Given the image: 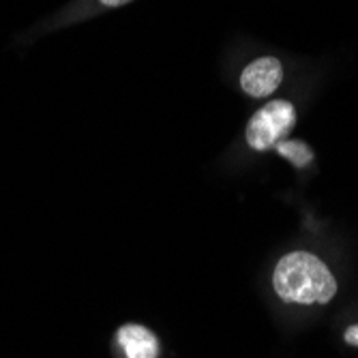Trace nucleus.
Masks as SVG:
<instances>
[{
  "label": "nucleus",
  "mask_w": 358,
  "mask_h": 358,
  "mask_svg": "<svg viewBox=\"0 0 358 358\" xmlns=\"http://www.w3.org/2000/svg\"><path fill=\"white\" fill-rule=\"evenodd\" d=\"M281 157L289 159L292 164H294L296 168H307L311 164V159H313V152L309 150V146L305 142H299V140H292V142H277L273 146Z\"/></svg>",
  "instance_id": "39448f33"
},
{
  "label": "nucleus",
  "mask_w": 358,
  "mask_h": 358,
  "mask_svg": "<svg viewBox=\"0 0 358 358\" xmlns=\"http://www.w3.org/2000/svg\"><path fill=\"white\" fill-rule=\"evenodd\" d=\"M343 339H345L350 345H356V348H358V324H356V327H350V329L343 333Z\"/></svg>",
  "instance_id": "423d86ee"
},
{
  "label": "nucleus",
  "mask_w": 358,
  "mask_h": 358,
  "mask_svg": "<svg viewBox=\"0 0 358 358\" xmlns=\"http://www.w3.org/2000/svg\"><path fill=\"white\" fill-rule=\"evenodd\" d=\"M118 343L122 345L127 358H157L159 354V343L157 337L138 324H127L116 333Z\"/></svg>",
  "instance_id": "20e7f679"
},
{
  "label": "nucleus",
  "mask_w": 358,
  "mask_h": 358,
  "mask_svg": "<svg viewBox=\"0 0 358 358\" xmlns=\"http://www.w3.org/2000/svg\"><path fill=\"white\" fill-rule=\"evenodd\" d=\"M281 78H283L281 62L273 56H264L249 62L245 67L241 76V88L245 90V94L259 99V96L273 94L279 88Z\"/></svg>",
  "instance_id": "7ed1b4c3"
},
{
  "label": "nucleus",
  "mask_w": 358,
  "mask_h": 358,
  "mask_svg": "<svg viewBox=\"0 0 358 358\" xmlns=\"http://www.w3.org/2000/svg\"><path fill=\"white\" fill-rule=\"evenodd\" d=\"M275 292L285 303L327 305L337 292V281L313 253L294 251L279 259L273 273Z\"/></svg>",
  "instance_id": "f257e3e1"
},
{
  "label": "nucleus",
  "mask_w": 358,
  "mask_h": 358,
  "mask_svg": "<svg viewBox=\"0 0 358 358\" xmlns=\"http://www.w3.org/2000/svg\"><path fill=\"white\" fill-rule=\"evenodd\" d=\"M99 3L106 5V7H122L127 3H131V0H99Z\"/></svg>",
  "instance_id": "0eeeda50"
},
{
  "label": "nucleus",
  "mask_w": 358,
  "mask_h": 358,
  "mask_svg": "<svg viewBox=\"0 0 358 358\" xmlns=\"http://www.w3.org/2000/svg\"><path fill=\"white\" fill-rule=\"evenodd\" d=\"M296 124V110L289 101H271L257 110L247 124V142L253 150H268Z\"/></svg>",
  "instance_id": "f03ea898"
}]
</instances>
